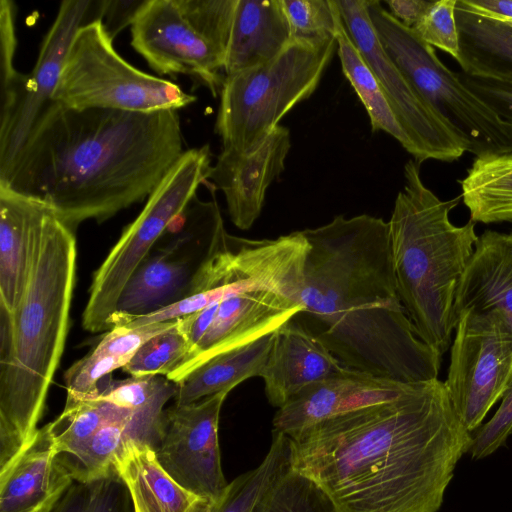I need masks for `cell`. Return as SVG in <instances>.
<instances>
[{
  "mask_svg": "<svg viewBox=\"0 0 512 512\" xmlns=\"http://www.w3.org/2000/svg\"><path fill=\"white\" fill-rule=\"evenodd\" d=\"M287 437L290 466L341 512H437L472 433L435 379Z\"/></svg>",
  "mask_w": 512,
  "mask_h": 512,
  "instance_id": "obj_1",
  "label": "cell"
},
{
  "mask_svg": "<svg viewBox=\"0 0 512 512\" xmlns=\"http://www.w3.org/2000/svg\"><path fill=\"white\" fill-rule=\"evenodd\" d=\"M183 152L177 110H79L52 101L0 183L46 203L75 230L148 198Z\"/></svg>",
  "mask_w": 512,
  "mask_h": 512,
  "instance_id": "obj_2",
  "label": "cell"
},
{
  "mask_svg": "<svg viewBox=\"0 0 512 512\" xmlns=\"http://www.w3.org/2000/svg\"><path fill=\"white\" fill-rule=\"evenodd\" d=\"M302 233L309 251L294 317L349 369L401 383L438 379L441 355L398 294L388 222L337 215Z\"/></svg>",
  "mask_w": 512,
  "mask_h": 512,
  "instance_id": "obj_3",
  "label": "cell"
},
{
  "mask_svg": "<svg viewBox=\"0 0 512 512\" xmlns=\"http://www.w3.org/2000/svg\"><path fill=\"white\" fill-rule=\"evenodd\" d=\"M76 269L74 230L50 207L37 232L28 277L0 359V471L33 441L59 365Z\"/></svg>",
  "mask_w": 512,
  "mask_h": 512,
  "instance_id": "obj_4",
  "label": "cell"
},
{
  "mask_svg": "<svg viewBox=\"0 0 512 512\" xmlns=\"http://www.w3.org/2000/svg\"><path fill=\"white\" fill-rule=\"evenodd\" d=\"M405 184L388 221L400 300L422 341L443 355L451 344L456 292L478 235L471 219L456 226L461 197L440 199L422 181L420 164L404 165Z\"/></svg>",
  "mask_w": 512,
  "mask_h": 512,
  "instance_id": "obj_5",
  "label": "cell"
},
{
  "mask_svg": "<svg viewBox=\"0 0 512 512\" xmlns=\"http://www.w3.org/2000/svg\"><path fill=\"white\" fill-rule=\"evenodd\" d=\"M336 47L335 38L292 39L274 59L225 76L215 124L223 148L247 149L278 126L314 93Z\"/></svg>",
  "mask_w": 512,
  "mask_h": 512,
  "instance_id": "obj_6",
  "label": "cell"
},
{
  "mask_svg": "<svg viewBox=\"0 0 512 512\" xmlns=\"http://www.w3.org/2000/svg\"><path fill=\"white\" fill-rule=\"evenodd\" d=\"M377 38L391 61L427 105L465 142L474 156L512 149V125L503 120L380 1L368 0Z\"/></svg>",
  "mask_w": 512,
  "mask_h": 512,
  "instance_id": "obj_7",
  "label": "cell"
},
{
  "mask_svg": "<svg viewBox=\"0 0 512 512\" xmlns=\"http://www.w3.org/2000/svg\"><path fill=\"white\" fill-rule=\"evenodd\" d=\"M196 97L179 85L147 74L114 49L102 20L75 34L52 101L73 109H113L149 113L178 110Z\"/></svg>",
  "mask_w": 512,
  "mask_h": 512,
  "instance_id": "obj_8",
  "label": "cell"
},
{
  "mask_svg": "<svg viewBox=\"0 0 512 512\" xmlns=\"http://www.w3.org/2000/svg\"><path fill=\"white\" fill-rule=\"evenodd\" d=\"M209 145L185 150L149 195L93 275L82 326L89 332L108 330L118 298L131 275L149 256L166 229L185 211L210 176Z\"/></svg>",
  "mask_w": 512,
  "mask_h": 512,
  "instance_id": "obj_9",
  "label": "cell"
},
{
  "mask_svg": "<svg viewBox=\"0 0 512 512\" xmlns=\"http://www.w3.org/2000/svg\"><path fill=\"white\" fill-rule=\"evenodd\" d=\"M444 382L469 432L477 430L512 379V329L497 310L461 314Z\"/></svg>",
  "mask_w": 512,
  "mask_h": 512,
  "instance_id": "obj_10",
  "label": "cell"
},
{
  "mask_svg": "<svg viewBox=\"0 0 512 512\" xmlns=\"http://www.w3.org/2000/svg\"><path fill=\"white\" fill-rule=\"evenodd\" d=\"M344 26L374 72L400 125L416 149L414 160L454 162L467 145L427 105L383 50L368 13V0H334Z\"/></svg>",
  "mask_w": 512,
  "mask_h": 512,
  "instance_id": "obj_11",
  "label": "cell"
},
{
  "mask_svg": "<svg viewBox=\"0 0 512 512\" xmlns=\"http://www.w3.org/2000/svg\"><path fill=\"white\" fill-rule=\"evenodd\" d=\"M302 310L299 300L274 291L251 290L180 318L190 350L167 379L178 383L210 358L274 332Z\"/></svg>",
  "mask_w": 512,
  "mask_h": 512,
  "instance_id": "obj_12",
  "label": "cell"
},
{
  "mask_svg": "<svg viewBox=\"0 0 512 512\" xmlns=\"http://www.w3.org/2000/svg\"><path fill=\"white\" fill-rule=\"evenodd\" d=\"M222 392L164 411L163 431L156 448L162 468L181 486L209 503L219 500L228 482L218 439Z\"/></svg>",
  "mask_w": 512,
  "mask_h": 512,
  "instance_id": "obj_13",
  "label": "cell"
},
{
  "mask_svg": "<svg viewBox=\"0 0 512 512\" xmlns=\"http://www.w3.org/2000/svg\"><path fill=\"white\" fill-rule=\"evenodd\" d=\"M131 45L161 75H188L215 96L224 56L186 20L176 0H146L131 25Z\"/></svg>",
  "mask_w": 512,
  "mask_h": 512,
  "instance_id": "obj_14",
  "label": "cell"
},
{
  "mask_svg": "<svg viewBox=\"0 0 512 512\" xmlns=\"http://www.w3.org/2000/svg\"><path fill=\"white\" fill-rule=\"evenodd\" d=\"M104 0H65L46 34L33 70L25 75L21 98L0 127V175L11 166L43 110L52 102L64 62L77 31L101 20Z\"/></svg>",
  "mask_w": 512,
  "mask_h": 512,
  "instance_id": "obj_15",
  "label": "cell"
},
{
  "mask_svg": "<svg viewBox=\"0 0 512 512\" xmlns=\"http://www.w3.org/2000/svg\"><path fill=\"white\" fill-rule=\"evenodd\" d=\"M290 147L289 129L278 125L247 149L223 148L209 178L223 192L237 228L248 230L260 216L267 188L284 171Z\"/></svg>",
  "mask_w": 512,
  "mask_h": 512,
  "instance_id": "obj_16",
  "label": "cell"
},
{
  "mask_svg": "<svg viewBox=\"0 0 512 512\" xmlns=\"http://www.w3.org/2000/svg\"><path fill=\"white\" fill-rule=\"evenodd\" d=\"M419 383H401L345 368L301 390L273 418V432L291 436L325 419L395 400Z\"/></svg>",
  "mask_w": 512,
  "mask_h": 512,
  "instance_id": "obj_17",
  "label": "cell"
},
{
  "mask_svg": "<svg viewBox=\"0 0 512 512\" xmlns=\"http://www.w3.org/2000/svg\"><path fill=\"white\" fill-rule=\"evenodd\" d=\"M345 368L321 340L293 317L275 330L260 377L269 403L280 408L304 388Z\"/></svg>",
  "mask_w": 512,
  "mask_h": 512,
  "instance_id": "obj_18",
  "label": "cell"
},
{
  "mask_svg": "<svg viewBox=\"0 0 512 512\" xmlns=\"http://www.w3.org/2000/svg\"><path fill=\"white\" fill-rule=\"evenodd\" d=\"M74 482L56 450L49 423L0 471V512H50Z\"/></svg>",
  "mask_w": 512,
  "mask_h": 512,
  "instance_id": "obj_19",
  "label": "cell"
},
{
  "mask_svg": "<svg viewBox=\"0 0 512 512\" xmlns=\"http://www.w3.org/2000/svg\"><path fill=\"white\" fill-rule=\"evenodd\" d=\"M49 209L0 183V306L11 314L23 294L36 235Z\"/></svg>",
  "mask_w": 512,
  "mask_h": 512,
  "instance_id": "obj_20",
  "label": "cell"
},
{
  "mask_svg": "<svg viewBox=\"0 0 512 512\" xmlns=\"http://www.w3.org/2000/svg\"><path fill=\"white\" fill-rule=\"evenodd\" d=\"M469 310H497L512 329V236L486 230L478 236L473 255L456 292L452 322Z\"/></svg>",
  "mask_w": 512,
  "mask_h": 512,
  "instance_id": "obj_21",
  "label": "cell"
},
{
  "mask_svg": "<svg viewBox=\"0 0 512 512\" xmlns=\"http://www.w3.org/2000/svg\"><path fill=\"white\" fill-rule=\"evenodd\" d=\"M291 40L282 0H238L224 58L225 76L274 59Z\"/></svg>",
  "mask_w": 512,
  "mask_h": 512,
  "instance_id": "obj_22",
  "label": "cell"
},
{
  "mask_svg": "<svg viewBox=\"0 0 512 512\" xmlns=\"http://www.w3.org/2000/svg\"><path fill=\"white\" fill-rule=\"evenodd\" d=\"M113 466L127 486L134 512H201L210 504L177 483L149 444L128 441Z\"/></svg>",
  "mask_w": 512,
  "mask_h": 512,
  "instance_id": "obj_23",
  "label": "cell"
},
{
  "mask_svg": "<svg viewBox=\"0 0 512 512\" xmlns=\"http://www.w3.org/2000/svg\"><path fill=\"white\" fill-rule=\"evenodd\" d=\"M178 320L138 327L113 326L94 349L67 369L66 403L93 399L114 370L123 368L142 344L172 328Z\"/></svg>",
  "mask_w": 512,
  "mask_h": 512,
  "instance_id": "obj_24",
  "label": "cell"
},
{
  "mask_svg": "<svg viewBox=\"0 0 512 512\" xmlns=\"http://www.w3.org/2000/svg\"><path fill=\"white\" fill-rule=\"evenodd\" d=\"M274 332L218 354L192 370L176 383L175 404L187 405L218 393H229L239 383L260 377Z\"/></svg>",
  "mask_w": 512,
  "mask_h": 512,
  "instance_id": "obj_25",
  "label": "cell"
},
{
  "mask_svg": "<svg viewBox=\"0 0 512 512\" xmlns=\"http://www.w3.org/2000/svg\"><path fill=\"white\" fill-rule=\"evenodd\" d=\"M190 279L186 262L174 257L172 249L148 256L126 282L112 317L134 318L158 311L182 299Z\"/></svg>",
  "mask_w": 512,
  "mask_h": 512,
  "instance_id": "obj_26",
  "label": "cell"
},
{
  "mask_svg": "<svg viewBox=\"0 0 512 512\" xmlns=\"http://www.w3.org/2000/svg\"><path fill=\"white\" fill-rule=\"evenodd\" d=\"M463 73L512 85V26L468 13L456 4Z\"/></svg>",
  "mask_w": 512,
  "mask_h": 512,
  "instance_id": "obj_27",
  "label": "cell"
},
{
  "mask_svg": "<svg viewBox=\"0 0 512 512\" xmlns=\"http://www.w3.org/2000/svg\"><path fill=\"white\" fill-rule=\"evenodd\" d=\"M459 184L472 221L512 222V149L475 156Z\"/></svg>",
  "mask_w": 512,
  "mask_h": 512,
  "instance_id": "obj_28",
  "label": "cell"
},
{
  "mask_svg": "<svg viewBox=\"0 0 512 512\" xmlns=\"http://www.w3.org/2000/svg\"><path fill=\"white\" fill-rule=\"evenodd\" d=\"M343 74L352 85L370 118L373 132L384 131L416 157V149L396 118L374 72L354 44L340 17L335 33Z\"/></svg>",
  "mask_w": 512,
  "mask_h": 512,
  "instance_id": "obj_29",
  "label": "cell"
},
{
  "mask_svg": "<svg viewBox=\"0 0 512 512\" xmlns=\"http://www.w3.org/2000/svg\"><path fill=\"white\" fill-rule=\"evenodd\" d=\"M289 465V438L273 432L270 449L263 461L230 482L222 497L201 512H252L265 490Z\"/></svg>",
  "mask_w": 512,
  "mask_h": 512,
  "instance_id": "obj_30",
  "label": "cell"
},
{
  "mask_svg": "<svg viewBox=\"0 0 512 512\" xmlns=\"http://www.w3.org/2000/svg\"><path fill=\"white\" fill-rule=\"evenodd\" d=\"M133 412L100 399L66 403L58 418L49 423L58 454L77 453L104 425Z\"/></svg>",
  "mask_w": 512,
  "mask_h": 512,
  "instance_id": "obj_31",
  "label": "cell"
},
{
  "mask_svg": "<svg viewBox=\"0 0 512 512\" xmlns=\"http://www.w3.org/2000/svg\"><path fill=\"white\" fill-rule=\"evenodd\" d=\"M252 512H341L326 491L290 465L269 485Z\"/></svg>",
  "mask_w": 512,
  "mask_h": 512,
  "instance_id": "obj_32",
  "label": "cell"
},
{
  "mask_svg": "<svg viewBox=\"0 0 512 512\" xmlns=\"http://www.w3.org/2000/svg\"><path fill=\"white\" fill-rule=\"evenodd\" d=\"M50 512H134L124 481L114 470L87 482L74 481Z\"/></svg>",
  "mask_w": 512,
  "mask_h": 512,
  "instance_id": "obj_33",
  "label": "cell"
},
{
  "mask_svg": "<svg viewBox=\"0 0 512 512\" xmlns=\"http://www.w3.org/2000/svg\"><path fill=\"white\" fill-rule=\"evenodd\" d=\"M190 350L180 319L172 328L147 340L123 367L131 376H170L183 362Z\"/></svg>",
  "mask_w": 512,
  "mask_h": 512,
  "instance_id": "obj_34",
  "label": "cell"
},
{
  "mask_svg": "<svg viewBox=\"0 0 512 512\" xmlns=\"http://www.w3.org/2000/svg\"><path fill=\"white\" fill-rule=\"evenodd\" d=\"M176 394V383L161 375L131 376L104 383L93 399L134 411L164 408ZM91 400V399H90Z\"/></svg>",
  "mask_w": 512,
  "mask_h": 512,
  "instance_id": "obj_35",
  "label": "cell"
},
{
  "mask_svg": "<svg viewBox=\"0 0 512 512\" xmlns=\"http://www.w3.org/2000/svg\"><path fill=\"white\" fill-rule=\"evenodd\" d=\"M17 47L15 6L10 0L0 1V127L10 119L22 94L25 75L14 66Z\"/></svg>",
  "mask_w": 512,
  "mask_h": 512,
  "instance_id": "obj_36",
  "label": "cell"
},
{
  "mask_svg": "<svg viewBox=\"0 0 512 512\" xmlns=\"http://www.w3.org/2000/svg\"><path fill=\"white\" fill-rule=\"evenodd\" d=\"M238 0H176L191 26L225 58Z\"/></svg>",
  "mask_w": 512,
  "mask_h": 512,
  "instance_id": "obj_37",
  "label": "cell"
},
{
  "mask_svg": "<svg viewBox=\"0 0 512 512\" xmlns=\"http://www.w3.org/2000/svg\"><path fill=\"white\" fill-rule=\"evenodd\" d=\"M292 39L335 38L340 14L334 0H282Z\"/></svg>",
  "mask_w": 512,
  "mask_h": 512,
  "instance_id": "obj_38",
  "label": "cell"
},
{
  "mask_svg": "<svg viewBox=\"0 0 512 512\" xmlns=\"http://www.w3.org/2000/svg\"><path fill=\"white\" fill-rule=\"evenodd\" d=\"M457 0L432 1L422 18L412 28L418 37L457 61L460 52L456 22Z\"/></svg>",
  "mask_w": 512,
  "mask_h": 512,
  "instance_id": "obj_39",
  "label": "cell"
},
{
  "mask_svg": "<svg viewBox=\"0 0 512 512\" xmlns=\"http://www.w3.org/2000/svg\"><path fill=\"white\" fill-rule=\"evenodd\" d=\"M502 401L488 422L472 435L469 451L473 459H482L497 451L512 432V379Z\"/></svg>",
  "mask_w": 512,
  "mask_h": 512,
  "instance_id": "obj_40",
  "label": "cell"
},
{
  "mask_svg": "<svg viewBox=\"0 0 512 512\" xmlns=\"http://www.w3.org/2000/svg\"><path fill=\"white\" fill-rule=\"evenodd\" d=\"M463 83L503 120L512 125V85L458 72Z\"/></svg>",
  "mask_w": 512,
  "mask_h": 512,
  "instance_id": "obj_41",
  "label": "cell"
},
{
  "mask_svg": "<svg viewBox=\"0 0 512 512\" xmlns=\"http://www.w3.org/2000/svg\"><path fill=\"white\" fill-rule=\"evenodd\" d=\"M146 0H104L102 23L110 39L132 25Z\"/></svg>",
  "mask_w": 512,
  "mask_h": 512,
  "instance_id": "obj_42",
  "label": "cell"
},
{
  "mask_svg": "<svg viewBox=\"0 0 512 512\" xmlns=\"http://www.w3.org/2000/svg\"><path fill=\"white\" fill-rule=\"evenodd\" d=\"M457 7L483 18L512 25V0H457Z\"/></svg>",
  "mask_w": 512,
  "mask_h": 512,
  "instance_id": "obj_43",
  "label": "cell"
},
{
  "mask_svg": "<svg viewBox=\"0 0 512 512\" xmlns=\"http://www.w3.org/2000/svg\"><path fill=\"white\" fill-rule=\"evenodd\" d=\"M432 1L386 0L390 14L408 28H413L427 11Z\"/></svg>",
  "mask_w": 512,
  "mask_h": 512,
  "instance_id": "obj_44",
  "label": "cell"
},
{
  "mask_svg": "<svg viewBox=\"0 0 512 512\" xmlns=\"http://www.w3.org/2000/svg\"><path fill=\"white\" fill-rule=\"evenodd\" d=\"M510 234H511V236H512V232H511Z\"/></svg>",
  "mask_w": 512,
  "mask_h": 512,
  "instance_id": "obj_45",
  "label": "cell"
},
{
  "mask_svg": "<svg viewBox=\"0 0 512 512\" xmlns=\"http://www.w3.org/2000/svg\"><path fill=\"white\" fill-rule=\"evenodd\" d=\"M512 26V25H511Z\"/></svg>",
  "mask_w": 512,
  "mask_h": 512,
  "instance_id": "obj_46",
  "label": "cell"
}]
</instances>
